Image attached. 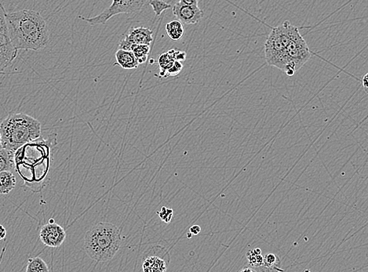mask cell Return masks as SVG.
Returning <instances> with one entry per match:
<instances>
[{"label":"cell","mask_w":368,"mask_h":272,"mask_svg":"<svg viewBox=\"0 0 368 272\" xmlns=\"http://www.w3.org/2000/svg\"><path fill=\"white\" fill-rule=\"evenodd\" d=\"M5 9L0 4V72L8 68L17 57L18 50L12 45L6 22Z\"/></svg>","instance_id":"8992f818"},{"label":"cell","mask_w":368,"mask_h":272,"mask_svg":"<svg viewBox=\"0 0 368 272\" xmlns=\"http://www.w3.org/2000/svg\"><path fill=\"white\" fill-rule=\"evenodd\" d=\"M152 31L148 28H131L126 35L125 39L134 45H149L153 40Z\"/></svg>","instance_id":"8fae6325"},{"label":"cell","mask_w":368,"mask_h":272,"mask_svg":"<svg viewBox=\"0 0 368 272\" xmlns=\"http://www.w3.org/2000/svg\"><path fill=\"white\" fill-rule=\"evenodd\" d=\"M139 65L146 63L150 52V46L137 45L132 50Z\"/></svg>","instance_id":"ffe728a7"},{"label":"cell","mask_w":368,"mask_h":272,"mask_svg":"<svg viewBox=\"0 0 368 272\" xmlns=\"http://www.w3.org/2000/svg\"><path fill=\"white\" fill-rule=\"evenodd\" d=\"M263 257H264V261H263V265L261 267H264V268H263L262 270H280V271L283 270V269L278 267L280 265V261L276 254L269 253Z\"/></svg>","instance_id":"ac0fdd59"},{"label":"cell","mask_w":368,"mask_h":272,"mask_svg":"<svg viewBox=\"0 0 368 272\" xmlns=\"http://www.w3.org/2000/svg\"><path fill=\"white\" fill-rule=\"evenodd\" d=\"M200 232L201 227L199 225H193L189 228V233H191L192 236H197Z\"/></svg>","instance_id":"d4e9b609"},{"label":"cell","mask_w":368,"mask_h":272,"mask_svg":"<svg viewBox=\"0 0 368 272\" xmlns=\"http://www.w3.org/2000/svg\"><path fill=\"white\" fill-rule=\"evenodd\" d=\"M286 50L288 57L293 62L297 71L301 69L312 56L307 43L299 33L298 28L294 32Z\"/></svg>","instance_id":"52a82bcc"},{"label":"cell","mask_w":368,"mask_h":272,"mask_svg":"<svg viewBox=\"0 0 368 272\" xmlns=\"http://www.w3.org/2000/svg\"><path fill=\"white\" fill-rule=\"evenodd\" d=\"M122 243L120 229L112 223L100 222L86 232L84 249L87 256L97 262L110 261Z\"/></svg>","instance_id":"7a4b0ae2"},{"label":"cell","mask_w":368,"mask_h":272,"mask_svg":"<svg viewBox=\"0 0 368 272\" xmlns=\"http://www.w3.org/2000/svg\"><path fill=\"white\" fill-rule=\"evenodd\" d=\"M17 180L11 171L0 173V195H7L15 187Z\"/></svg>","instance_id":"5bb4252c"},{"label":"cell","mask_w":368,"mask_h":272,"mask_svg":"<svg viewBox=\"0 0 368 272\" xmlns=\"http://www.w3.org/2000/svg\"><path fill=\"white\" fill-rule=\"evenodd\" d=\"M39 238L47 246L57 248L66 240V232L62 226L54 223V220H50L48 224L43 226L39 232Z\"/></svg>","instance_id":"ba28073f"},{"label":"cell","mask_w":368,"mask_h":272,"mask_svg":"<svg viewBox=\"0 0 368 272\" xmlns=\"http://www.w3.org/2000/svg\"><path fill=\"white\" fill-rule=\"evenodd\" d=\"M151 251L154 254L146 252L143 261L142 269L145 272H162L167 270L169 260L164 258L161 255H157L156 248H151Z\"/></svg>","instance_id":"30bf717a"},{"label":"cell","mask_w":368,"mask_h":272,"mask_svg":"<svg viewBox=\"0 0 368 272\" xmlns=\"http://www.w3.org/2000/svg\"><path fill=\"white\" fill-rule=\"evenodd\" d=\"M1 140H2V137H1V134H0V144H1Z\"/></svg>","instance_id":"f546056e"},{"label":"cell","mask_w":368,"mask_h":272,"mask_svg":"<svg viewBox=\"0 0 368 272\" xmlns=\"http://www.w3.org/2000/svg\"><path fill=\"white\" fill-rule=\"evenodd\" d=\"M149 4L157 17L160 16L162 12L171 8V4L163 0H150Z\"/></svg>","instance_id":"44dd1931"},{"label":"cell","mask_w":368,"mask_h":272,"mask_svg":"<svg viewBox=\"0 0 368 272\" xmlns=\"http://www.w3.org/2000/svg\"><path fill=\"white\" fill-rule=\"evenodd\" d=\"M165 29L168 36L173 41L180 40L185 34L182 23L178 20L168 22L165 26Z\"/></svg>","instance_id":"9a60e30c"},{"label":"cell","mask_w":368,"mask_h":272,"mask_svg":"<svg viewBox=\"0 0 368 272\" xmlns=\"http://www.w3.org/2000/svg\"><path fill=\"white\" fill-rule=\"evenodd\" d=\"M183 66L181 62L177 61L175 60L174 63L173 64V66L167 71L166 75H165V78H168L169 76H174V75H178L180 72L182 70Z\"/></svg>","instance_id":"603a6c76"},{"label":"cell","mask_w":368,"mask_h":272,"mask_svg":"<svg viewBox=\"0 0 368 272\" xmlns=\"http://www.w3.org/2000/svg\"><path fill=\"white\" fill-rule=\"evenodd\" d=\"M240 271H253L252 269L249 268V267H246V268L242 269Z\"/></svg>","instance_id":"f1b7e54d"},{"label":"cell","mask_w":368,"mask_h":272,"mask_svg":"<svg viewBox=\"0 0 368 272\" xmlns=\"http://www.w3.org/2000/svg\"><path fill=\"white\" fill-rule=\"evenodd\" d=\"M116 60L114 66H119L124 69L131 70L136 69L139 66L138 61L132 51L119 49L116 53Z\"/></svg>","instance_id":"7c38bea8"},{"label":"cell","mask_w":368,"mask_h":272,"mask_svg":"<svg viewBox=\"0 0 368 272\" xmlns=\"http://www.w3.org/2000/svg\"><path fill=\"white\" fill-rule=\"evenodd\" d=\"M4 149L16 152L22 146L39 138L41 123L39 120L25 113H11L0 125Z\"/></svg>","instance_id":"3957f363"},{"label":"cell","mask_w":368,"mask_h":272,"mask_svg":"<svg viewBox=\"0 0 368 272\" xmlns=\"http://www.w3.org/2000/svg\"><path fill=\"white\" fill-rule=\"evenodd\" d=\"M171 52H172L173 57H174V60L180 62L185 61V60H186V55H187L186 52L175 50H171Z\"/></svg>","instance_id":"cb8c5ba5"},{"label":"cell","mask_w":368,"mask_h":272,"mask_svg":"<svg viewBox=\"0 0 368 272\" xmlns=\"http://www.w3.org/2000/svg\"><path fill=\"white\" fill-rule=\"evenodd\" d=\"M175 60L173 57L172 52L171 50L167 52L165 54H161L158 58V66H159L160 72H159V76L161 78H165L167 71L173 66Z\"/></svg>","instance_id":"2e32d148"},{"label":"cell","mask_w":368,"mask_h":272,"mask_svg":"<svg viewBox=\"0 0 368 272\" xmlns=\"http://www.w3.org/2000/svg\"><path fill=\"white\" fill-rule=\"evenodd\" d=\"M296 29L289 22H284L280 26L272 29L264 44V56L267 63L283 71L287 75H292L297 71L286 50Z\"/></svg>","instance_id":"277c9868"},{"label":"cell","mask_w":368,"mask_h":272,"mask_svg":"<svg viewBox=\"0 0 368 272\" xmlns=\"http://www.w3.org/2000/svg\"><path fill=\"white\" fill-rule=\"evenodd\" d=\"M6 236H7V230L2 224H0V240L5 239Z\"/></svg>","instance_id":"83f0119b"},{"label":"cell","mask_w":368,"mask_h":272,"mask_svg":"<svg viewBox=\"0 0 368 272\" xmlns=\"http://www.w3.org/2000/svg\"><path fill=\"white\" fill-rule=\"evenodd\" d=\"M148 0H112V4L98 15L93 17L79 16V18L91 26L104 25L114 16L118 14H137L146 5Z\"/></svg>","instance_id":"5b68a950"},{"label":"cell","mask_w":368,"mask_h":272,"mask_svg":"<svg viewBox=\"0 0 368 272\" xmlns=\"http://www.w3.org/2000/svg\"><path fill=\"white\" fill-rule=\"evenodd\" d=\"M361 82L365 92H367L368 74H365L364 76L362 78Z\"/></svg>","instance_id":"4316f807"},{"label":"cell","mask_w":368,"mask_h":272,"mask_svg":"<svg viewBox=\"0 0 368 272\" xmlns=\"http://www.w3.org/2000/svg\"><path fill=\"white\" fill-rule=\"evenodd\" d=\"M6 22L10 42L17 50L37 51L48 44V26L39 12L22 10L7 14Z\"/></svg>","instance_id":"6da1fadb"},{"label":"cell","mask_w":368,"mask_h":272,"mask_svg":"<svg viewBox=\"0 0 368 272\" xmlns=\"http://www.w3.org/2000/svg\"><path fill=\"white\" fill-rule=\"evenodd\" d=\"M173 14L181 23L186 25H196L203 17V11L199 6H189L181 3H176L172 7Z\"/></svg>","instance_id":"9c48e42d"},{"label":"cell","mask_w":368,"mask_h":272,"mask_svg":"<svg viewBox=\"0 0 368 272\" xmlns=\"http://www.w3.org/2000/svg\"><path fill=\"white\" fill-rule=\"evenodd\" d=\"M15 152L9 149H0V173L16 170Z\"/></svg>","instance_id":"4fadbf2b"},{"label":"cell","mask_w":368,"mask_h":272,"mask_svg":"<svg viewBox=\"0 0 368 272\" xmlns=\"http://www.w3.org/2000/svg\"><path fill=\"white\" fill-rule=\"evenodd\" d=\"M157 214L159 218H160L161 221L168 224V223L171 222V220H172L174 212H173V210L171 209V208L163 206L161 208L159 212H157Z\"/></svg>","instance_id":"7402d4cb"},{"label":"cell","mask_w":368,"mask_h":272,"mask_svg":"<svg viewBox=\"0 0 368 272\" xmlns=\"http://www.w3.org/2000/svg\"><path fill=\"white\" fill-rule=\"evenodd\" d=\"M3 149V145H2V144H0V149Z\"/></svg>","instance_id":"4dcf8cb0"},{"label":"cell","mask_w":368,"mask_h":272,"mask_svg":"<svg viewBox=\"0 0 368 272\" xmlns=\"http://www.w3.org/2000/svg\"><path fill=\"white\" fill-rule=\"evenodd\" d=\"M180 3L189 6H199V1L198 0H180Z\"/></svg>","instance_id":"484cf974"},{"label":"cell","mask_w":368,"mask_h":272,"mask_svg":"<svg viewBox=\"0 0 368 272\" xmlns=\"http://www.w3.org/2000/svg\"><path fill=\"white\" fill-rule=\"evenodd\" d=\"M50 270L45 261L40 257H37L29 259L28 261L27 272H47Z\"/></svg>","instance_id":"e0dca14e"},{"label":"cell","mask_w":368,"mask_h":272,"mask_svg":"<svg viewBox=\"0 0 368 272\" xmlns=\"http://www.w3.org/2000/svg\"><path fill=\"white\" fill-rule=\"evenodd\" d=\"M248 263L251 267H261L263 265L264 257L261 255V251L259 248L252 249L247 254Z\"/></svg>","instance_id":"d6986e66"}]
</instances>
